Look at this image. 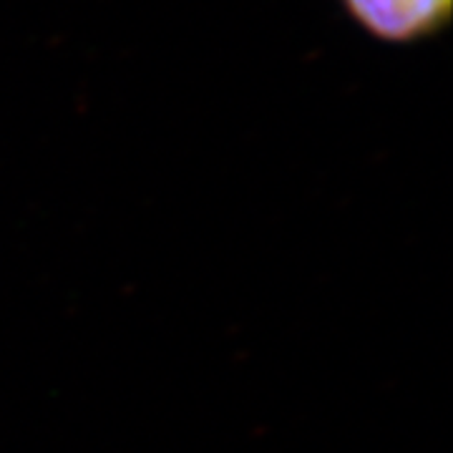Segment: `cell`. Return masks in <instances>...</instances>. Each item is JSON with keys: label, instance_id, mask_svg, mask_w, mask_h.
<instances>
[{"label": "cell", "instance_id": "obj_1", "mask_svg": "<svg viewBox=\"0 0 453 453\" xmlns=\"http://www.w3.org/2000/svg\"><path fill=\"white\" fill-rule=\"evenodd\" d=\"M342 11L380 43L411 46L449 26L453 0H340Z\"/></svg>", "mask_w": 453, "mask_h": 453}]
</instances>
